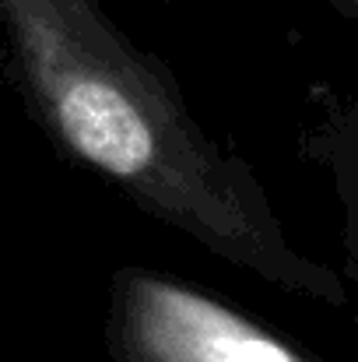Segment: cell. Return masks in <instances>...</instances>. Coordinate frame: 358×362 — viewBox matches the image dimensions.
<instances>
[{"instance_id": "obj_1", "label": "cell", "mask_w": 358, "mask_h": 362, "mask_svg": "<svg viewBox=\"0 0 358 362\" xmlns=\"http://www.w3.org/2000/svg\"><path fill=\"white\" fill-rule=\"evenodd\" d=\"M0 42L28 120L67 162L211 257L345 306L341 278L285 236L256 169L204 130L172 67L102 0H0Z\"/></svg>"}, {"instance_id": "obj_2", "label": "cell", "mask_w": 358, "mask_h": 362, "mask_svg": "<svg viewBox=\"0 0 358 362\" xmlns=\"http://www.w3.org/2000/svg\"><path fill=\"white\" fill-rule=\"evenodd\" d=\"M102 341L113 362H316L229 299L137 264L109 278Z\"/></svg>"}, {"instance_id": "obj_3", "label": "cell", "mask_w": 358, "mask_h": 362, "mask_svg": "<svg viewBox=\"0 0 358 362\" xmlns=\"http://www.w3.org/2000/svg\"><path fill=\"white\" fill-rule=\"evenodd\" d=\"M309 155L334 173L348 215L352 274H358V106H327L323 123L309 134Z\"/></svg>"}, {"instance_id": "obj_4", "label": "cell", "mask_w": 358, "mask_h": 362, "mask_svg": "<svg viewBox=\"0 0 358 362\" xmlns=\"http://www.w3.org/2000/svg\"><path fill=\"white\" fill-rule=\"evenodd\" d=\"M327 7H334L338 14H345V18H352L358 21V0H323Z\"/></svg>"}, {"instance_id": "obj_5", "label": "cell", "mask_w": 358, "mask_h": 362, "mask_svg": "<svg viewBox=\"0 0 358 362\" xmlns=\"http://www.w3.org/2000/svg\"><path fill=\"white\" fill-rule=\"evenodd\" d=\"M0 74H4V42H0Z\"/></svg>"}, {"instance_id": "obj_6", "label": "cell", "mask_w": 358, "mask_h": 362, "mask_svg": "<svg viewBox=\"0 0 358 362\" xmlns=\"http://www.w3.org/2000/svg\"><path fill=\"white\" fill-rule=\"evenodd\" d=\"M155 4H165L169 7V4H179V0H155Z\"/></svg>"}]
</instances>
